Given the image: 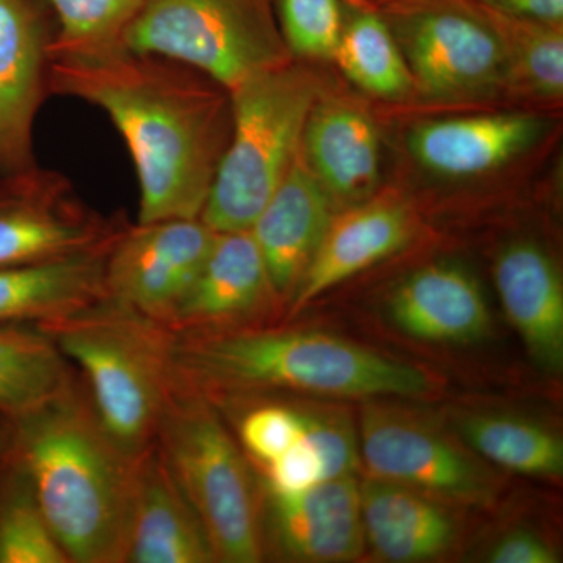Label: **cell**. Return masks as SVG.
<instances>
[{
  "mask_svg": "<svg viewBox=\"0 0 563 563\" xmlns=\"http://www.w3.org/2000/svg\"><path fill=\"white\" fill-rule=\"evenodd\" d=\"M49 90L106 111L121 133L139 177V222L201 218L231 136V92L221 84L120 47L51 54Z\"/></svg>",
  "mask_w": 563,
  "mask_h": 563,
  "instance_id": "cell-1",
  "label": "cell"
},
{
  "mask_svg": "<svg viewBox=\"0 0 563 563\" xmlns=\"http://www.w3.org/2000/svg\"><path fill=\"white\" fill-rule=\"evenodd\" d=\"M0 457L20 470L70 563H124L136 465L74 377L27 412L0 417Z\"/></svg>",
  "mask_w": 563,
  "mask_h": 563,
  "instance_id": "cell-2",
  "label": "cell"
},
{
  "mask_svg": "<svg viewBox=\"0 0 563 563\" xmlns=\"http://www.w3.org/2000/svg\"><path fill=\"white\" fill-rule=\"evenodd\" d=\"M179 383L217 407L269 391L339 398H424L437 390L431 374L329 333L246 328L176 335Z\"/></svg>",
  "mask_w": 563,
  "mask_h": 563,
  "instance_id": "cell-3",
  "label": "cell"
},
{
  "mask_svg": "<svg viewBox=\"0 0 563 563\" xmlns=\"http://www.w3.org/2000/svg\"><path fill=\"white\" fill-rule=\"evenodd\" d=\"M36 325L70 363L114 442L135 459L151 450L177 384L174 333L107 295Z\"/></svg>",
  "mask_w": 563,
  "mask_h": 563,
  "instance_id": "cell-4",
  "label": "cell"
},
{
  "mask_svg": "<svg viewBox=\"0 0 563 563\" xmlns=\"http://www.w3.org/2000/svg\"><path fill=\"white\" fill-rule=\"evenodd\" d=\"M229 92L231 136L201 213L214 232L250 231L295 162L322 87L313 69L292 58Z\"/></svg>",
  "mask_w": 563,
  "mask_h": 563,
  "instance_id": "cell-5",
  "label": "cell"
},
{
  "mask_svg": "<svg viewBox=\"0 0 563 563\" xmlns=\"http://www.w3.org/2000/svg\"><path fill=\"white\" fill-rule=\"evenodd\" d=\"M155 444L198 514L217 562L265 561L262 485L220 409L177 380Z\"/></svg>",
  "mask_w": 563,
  "mask_h": 563,
  "instance_id": "cell-6",
  "label": "cell"
},
{
  "mask_svg": "<svg viewBox=\"0 0 563 563\" xmlns=\"http://www.w3.org/2000/svg\"><path fill=\"white\" fill-rule=\"evenodd\" d=\"M124 46L191 66L228 91L292 60L273 0H144Z\"/></svg>",
  "mask_w": 563,
  "mask_h": 563,
  "instance_id": "cell-7",
  "label": "cell"
},
{
  "mask_svg": "<svg viewBox=\"0 0 563 563\" xmlns=\"http://www.w3.org/2000/svg\"><path fill=\"white\" fill-rule=\"evenodd\" d=\"M412 73L433 99H468L509 88L498 32L476 0H396L379 9Z\"/></svg>",
  "mask_w": 563,
  "mask_h": 563,
  "instance_id": "cell-8",
  "label": "cell"
},
{
  "mask_svg": "<svg viewBox=\"0 0 563 563\" xmlns=\"http://www.w3.org/2000/svg\"><path fill=\"white\" fill-rule=\"evenodd\" d=\"M358 431L361 461L376 479L463 506H487L498 495V476L420 415L373 404Z\"/></svg>",
  "mask_w": 563,
  "mask_h": 563,
  "instance_id": "cell-9",
  "label": "cell"
},
{
  "mask_svg": "<svg viewBox=\"0 0 563 563\" xmlns=\"http://www.w3.org/2000/svg\"><path fill=\"white\" fill-rule=\"evenodd\" d=\"M128 221L87 206L63 174L36 165L0 176V268L74 257L110 246Z\"/></svg>",
  "mask_w": 563,
  "mask_h": 563,
  "instance_id": "cell-10",
  "label": "cell"
},
{
  "mask_svg": "<svg viewBox=\"0 0 563 563\" xmlns=\"http://www.w3.org/2000/svg\"><path fill=\"white\" fill-rule=\"evenodd\" d=\"M214 239L217 232L201 218L128 222L106 255V295L165 324Z\"/></svg>",
  "mask_w": 563,
  "mask_h": 563,
  "instance_id": "cell-11",
  "label": "cell"
},
{
  "mask_svg": "<svg viewBox=\"0 0 563 563\" xmlns=\"http://www.w3.org/2000/svg\"><path fill=\"white\" fill-rule=\"evenodd\" d=\"M54 20L46 0H0V176L38 165L33 125L51 96Z\"/></svg>",
  "mask_w": 563,
  "mask_h": 563,
  "instance_id": "cell-12",
  "label": "cell"
},
{
  "mask_svg": "<svg viewBox=\"0 0 563 563\" xmlns=\"http://www.w3.org/2000/svg\"><path fill=\"white\" fill-rule=\"evenodd\" d=\"M280 303L251 231L217 232L201 272L165 325L176 335L257 328Z\"/></svg>",
  "mask_w": 563,
  "mask_h": 563,
  "instance_id": "cell-13",
  "label": "cell"
},
{
  "mask_svg": "<svg viewBox=\"0 0 563 563\" xmlns=\"http://www.w3.org/2000/svg\"><path fill=\"white\" fill-rule=\"evenodd\" d=\"M262 525L266 555L273 551L288 561H355L366 547L361 483L351 474L292 495L262 487Z\"/></svg>",
  "mask_w": 563,
  "mask_h": 563,
  "instance_id": "cell-14",
  "label": "cell"
},
{
  "mask_svg": "<svg viewBox=\"0 0 563 563\" xmlns=\"http://www.w3.org/2000/svg\"><path fill=\"white\" fill-rule=\"evenodd\" d=\"M299 152L336 211L376 195L379 131L372 114L350 99L321 92L307 118Z\"/></svg>",
  "mask_w": 563,
  "mask_h": 563,
  "instance_id": "cell-15",
  "label": "cell"
},
{
  "mask_svg": "<svg viewBox=\"0 0 563 563\" xmlns=\"http://www.w3.org/2000/svg\"><path fill=\"white\" fill-rule=\"evenodd\" d=\"M413 233L412 210L396 196H373L336 211L292 292L288 314L301 313L325 291L402 250Z\"/></svg>",
  "mask_w": 563,
  "mask_h": 563,
  "instance_id": "cell-16",
  "label": "cell"
},
{
  "mask_svg": "<svg viewBox=\"0 0 563 563\" xmlns=\"http://www.w3.org/2000/svg\"><path fill=\"white\" fill-rule=\"evenodd\" d=\"M335 213L328 192L298 152L250 229L280 302H290Z\"/></svg>",
  "mask_w": 563,
  "mask_h": 563,
  "instance_id": "cell-17",
  "label": "cell"
},
{
  "mask_svg": "<svg viewBox=\"0 0 563 563\" xmlns=\"http://www.w3.org/2000/svg\"><path fill=\"white\" fill-rule=\"evenodd\" d=\"M211 562L206 529L154 444L136 465L124 563Z\"/></svg>",
  "mask_w": 563,
  "mask_h": 563,
  "instance_id": "cell-18",
  "label": "cell"
},
{
  "mask_svg": "<svg viewBox=\"0 0 563 563\" xmlns=\"http://www.w3.org/2000/svg\"><path fill=\"white\" fill-rule=\"evenodd\" d=\"M531 113H493L421 122L410 132L415 162L435 176L465 179L501 168L540 139Z\"/></svg>",
  "mask_w": 563,
  "mask_h": 563,
  "instance_id": "cell-19",
  "label": "cell"
},
{
  "mask_svg": "<svg viewBox=\"0 0 563 563\" xmlns=\"http://www.w3.org/2000/svg\"><path fill=\"white\" fill-rule=\"evenodd\" d=\"M387 312L404 333L432 343L481 342L492 329L476 277L457 263H432L410 274L396 285Z\"/></svg>",
  "mask_w": 563,
  "mask_h": 563,
  "instance_id": "cell-20",
  "label": "cell"
},
{
  "mask_svg": "<svg viewBox=\"0 0 563 563\" xmlns=\"http://www.w3.org/2000/svg\"><path fill=\"white\" fill-rule=\"evenodd\" d=\"M504 313L544 372L563 365V285L558 266L540 244L517 240L495 262Z\"/></svg>",
  "mask_w": 563,
  "mask_h": 563,
  "instance_id": "cell-21",
  "label": "cell"
},
{
  "mask_svg": "<svg viewBox=\"0 0 563 563\" xmlns=\"http://www.w3.org/2000/svg\"><path fill=\"white\" fill-rule=\"evenodd\" d=\"M442 499L369 476L361 484L365 542L388 562L433 561L454 550L461 529Z\"/></svg>",
  "mask_w": 563,
  "mask_h": 563,
  "instance_id": "cell-22",
  "label": "cell"
},
{
  "mask_svg": "<svg viewBox=\"0 0 563 563\" xmlns=\"http://www.w3.org/2000/svg\"><path fill=\"white\" fill-rule=\"evenodd\" d=\"M110 246L60 261L0 268V324L57 320L106 296L103 265Z\"/></svg>",
  "mask_w": 563,
  "mask_h": 563,
  "instance_id": "cell-23",
  "label": "cell"
},
{
  "mask_svg": "<svg viewBox=\"0 0 563 563\" xmlns=\"http://www.w3.org/2000/svg\"><path fill=\"white\" fill-rule=\"evenodd\" d=\"M343 2V31L332 60L374 98L399 101L412 95V73L384 14L358 0Z\"/></svg>",
  "mask_w": 563,
  "mask_h": 563,
  "instance_id": "cell-24",
  "label": "cell"
},
{
  "mask_svg": "<svg viewBox=\"0 0 563 563\" xmlns=\"http://www.w3.org/2000/svg\"><path fill=\"white\" fill-rule=\"evenodd\" d=\"M76 377L46 332L31 322L0 324V417L27 412Z\"/></svg>",
  "mask_w": 563,
  "mask_h": 563,
  "instance_id": "cell-25",
  "label": "cell"
},
{
  "mask_svg": "<svg viewBox=\"0 0 563 563\" xmlns=\"http://www.w3.org/2000/svg\"><path fill=\"white\" fill-rule=\"evenodd\" d=\"M459 433L481 459L507 472L555 479L563 473L561 437L540 422L510 413H468Z\"/></svg>",
  "mask_w": 563,
  "mask_h": 563,
  "instance_id": "cell-26",
  "label": "cell"
},
{
  "mask_svg": "<svg viewBox=\"0 0 563 563\" xmlns=\"http://www.w3.org/2000/svg\"><path fill=\"white\" fill-rule=\"evenodd\" d=\"M498 32L509 66V90L542 101L563 95V29L559 24L525 20L476 0Z\"/></svg>",
  "mask_w": 563,
  "mask_h": 563,
  "instance_id": "cell-27",
  "label": "cell"
},
{
  "mask_svg": "<svg viewBox=\"0 0 563 563\" xmlns=\"http://www.w3.org/2000/svg\"><path fill=\"white\" fill-rule=\"evenodd\" d=\"M0 563H70L20 470L0 457Z\"/></svg>",
  "mask_w": 563,
  "mask_h": 563,
  "instance_id": "cell-28",
  "label": "cell"
},
{
  "mask_svg": "<svg viewBox=\"0 0 563 563\" xmlns=\"http://www.w3.org/2000/svg\"><path fill=\"white\" fill-rule=\"evenodd\" d=\"M57 29L51 54H98L124 46L144 0H46Z\"/></svg>",
  "mask_w": 563,
  "mask_h": 563,
  "instance_id": "cell-29",
  "label": "cell"
},
{
  "mask_svg": "<svg viewBox=\"0 0 563 563\" xmlns=\"http://www.w3.org/2000/svg\"><path fill=\"white\" fill-rule=\"evenodd\" d=\"M273 7L295 60H332L343 31V0H273Z\"/></svg>",
  "mask_w": 563,
  "mask_h": 563,
  "instance_id": "cell-30",
  "label": "cell"
},
{
  "mask_svg": "<svg viewBox=\"0 0 563 563\" xmlns=\"http://www.w3.org/2000/svg\"><path fill=\"white\" fill-rule=\"evenodd\" d=\"M232 406L247 407L240 417L239 439L243 451L258 466L279 457L301 439V412L295 407L257 399Z\"/></svg>",
  "mask_w": 563,
  "mask_h": 563,
  "instance_id": "cell-31",
  "label": "cell"
},
{
  "mask_svg": "<svg viewBox=\"0 0 563 563\" xmlns=\"http://www.w3.org/2000/svg\"><path fill=\"white\" fill-rule=\"evenodd\" d=\"M302 418V435L320 455L324 477L351 476L361 465L358 437L351 421L343 413L328 410H299Z\"/></svg>",
  "mask_w": 563,
  "mask_h": 563,
  "instance_id": "cell-32",
  "label": "cell"
},
{
  "mask_svg": "<svg viewBox=\"0 0 563 563\" xmlns=\"http://www.w3.org/2000/svg\"><path fill=\"white\" fill-rule=\"evenodd\" d=\"M261 468L262 487L277 495H292L325 481L320 455L303 435L279 457Z\"/></svg>",
  "mask_w": 563,
  "mask_h": 563,
  "instance_id": "cell-33",
  "label": "cell"
},
{
  "mask_svg": "<svg viewBox=\"0 0 563 563\" xmlns=\"http://www.w3.org/2000/svg\"><path fill=\"white\" fill-rule=\"evenodd\" d=\"M492 563H558V551L539 533L514 529L492 544L487 553Z\"/></svg>",
  "mask_w": 563,
  "mask_h": 563,
  "instance_id": "cell-34",
  "label": "cell"
},
{
  "mask_svg": "<svg viewBox=\"0 0 563 563\" xmlns=\"http://www.w3.org/2000/svg\"><path fill=\"white\" fill-rule=\"evenodd\" d=\"M479 2L525 20L563 24V0H479Z\"/></svg>",
  "mask_w": 563,
  "mask_h": 563,
  "instance_id": "cell-35",
  "label": "cell"
},
{
  "mask_svg": "<svg viewBox=\"0 0 563 563\" xmlns=\"http://www.w3.org/2000/svg\"><path fill=\"white\" fill-rule=\"evenodd\" d=\"M358 2L366 3V5L374 7V9H384L388 3L396 2V0H358Z\"/></svg>",
  "mask_w": 563,
  "mask_h": 563,
  "instance_id": "cell-36",
  "label": "cell"
}]
</instances>
